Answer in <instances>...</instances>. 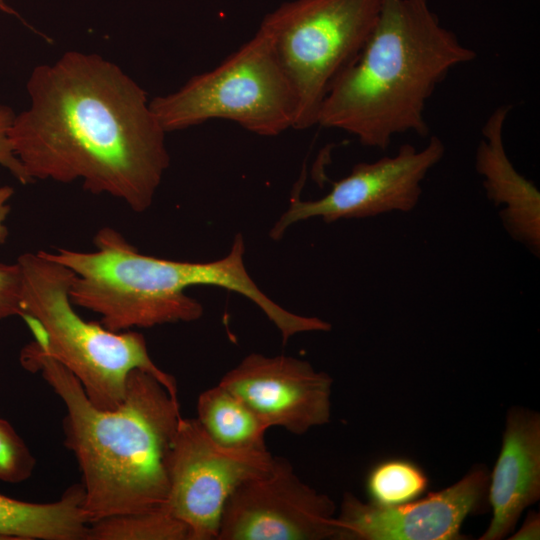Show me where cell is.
<instances>
[{
    "mask_svg": "<svg viewBox=\"0 0 540 540\" xmlns=\"http://www.w3.org/2000/svg\"><path fill=\"white\" fill-rule=\"evenodd\" d=\"M30 106L9 136L31 182H81L135 212L147 210L170 163L166 132L144 89L95 53L67 51L36 66Z\"/></svg>",
    "mask_w": 540,
    "mask_h": 540,
    "instance_id": "1",
    "label": "cell"
},
{
    "mask_svg": "<svg viewBox=\"0 0 540 540\" xmlns=\"http://www.w3.org/2000/svg\"><path fill=\"white\" fill-rule=\"evenodd\" d=\"M20 362L40 373L64 404V444L81 472L89 523L164 505L169 457L182 418L178 398L152 374L135 369L121 404L102 409L37 341L22 349Z\"/></svg>",
    "mask_w": 540,
    "mask_h": 540,
    "instance_id": "2",
    "label": "cell"
},
{
    "mask_svg": "<svg viewBox=\"0 0 540 540\" xmlns=\"http://www.w3.org/2000/svg\"><path fill=\"white\" fill-rule=\"evenodd\" d=\"M476 56L428 0H381L373 30L328 92L317 125L380 150L399 134L425 137L428 100L452 69Z\"/></svg>",
    "mask_w": 540,
    "mask_h": 540,
    "instance_id": "3",
    "label": "cell"
},
{
    "mask_svg": "<svg viewBox=\"0 0 540 540\" xmlns=\"http://www.w3.org/2000/svg\"><path fill=\"white\" fill-rule=\"evenodd\" d=\"M94 250L56 248L43 254L70 269L74 306L100 316L111 331L192 322L203 314L186 289L211 285L237 292L255 303L280 331L283 343L312 327V319L292 313L265 295L244 265L245 246L238 234L229 253L211 262L175 261L145 255L116 229L103 227Z\"/></svg>",
    "mask_w": 540,
    "mask_h": 540,
    "instance_id": "4",
    "label": "cell"
},
{
    "mask_svg": "<svg viewBox=\"0 0 540 540\" xmlns=\"http://www.w3.org/2000/svg\"><path fill=\"white\" fill-rule=\"evenodd\" d=\"M22 318L34 340L79 380L90 401L102 409L121 404L130 372L156 377L176 398L175 378L152 360L144 336L116 332L86 321L70 299L73 272L42 251L20 255Z\"/></svg>",
    "mask_w": 540,
    "mask_h": 540,
    "instance_id": "5",
    "label": "cell"
},
{
    "mask_svg": "<svg viewBox=\"0 0 540 540\" xmlns=\"http://www.w3.org/2000/svg\"><path fill=\"white\" fill-rule=\"evenodd\" d=\"M150 108L166 133L223 119L272 137L293 128L296 97L270 38L258 27L219 65L153 98Z\"/></svg>",
    "mask_w": 540,
    "mask_h": 540,
    "instance_id": "6",
    "label": "cell"
},
{
    "mask_svg": "<svg viewBox=\"0 0 540 540\" xmlns=\"http://www.w3.org/2000/svg\"><path fill=\"white\" fill-rule=\"evenodd\" d=\"M381 0H291L262 19L296 97L294 129L317 125L336 80L373 30Z\"/></svg>",
    "mask_w": 540,
    "mask_h": 540,
    "instance_id": "7",
    "label": "cell"
},
{
    "mask_svg": "<svg viewBox=\"0 0 540 540\" xmlns=\"http://www.w3.org/2000/svg\"><path fill=\"white\" fill-rule=\"evenodd\" d=\"M274 462L267 448L222 447L196 418L182 417L169 457L164 506L187 526L190 540H217L229 496L242 483L270 473Z\"/></svg>",
    "mask_w": 540,
    "mask_h": 540,
    "instance_id": "8",
    "label": "cell"
},
{
    "mask_svg": "<svg viewBox=\"0 0 540 540\" xmlns=\"http://www.w3.org/2000/svg\"><path fill=\"white\" fill-rule=\"evenodd\" d=\"M445 153L443 141L432 136L421 149L402 145L393 156L356 164L351 172L332 183L317 200L293 199L270 230L279 240L294 223L319 217L326 223L413 210L422 194V182Z\"/></svg>",
    "mask_w": 540,
    "mask_h": 540,
    "instance_id": "9",
    "label": "cell"
},
{
    "mask_svg": "<svg viewBox=\"0 0 540 540\" xmlns=\"http://www.w3.org/2000/svg\"><path fill=\"white\" fill-rule=\"evenodd\" d=\"M336 505L275 457L267 475L250 479L225 503L217 540L338 539Z\"/></svg>",
    "mask_w": 540,
    "mask_h": 540,
    "instance_id": "10",
    "label": "cell"
},
{
    "mask_svg": "<svg viewBox=\"0 0 540 540\" xmlns=\"http://www.w3.org/2000/svg\"><path fill=\"white\" fill-rule=\"evenodd\" d=\"M489 474L476 466L453 485L395 506L345 493L335 517L338 540H459L464 520L488 501Z\"/></svg>",
    "mask_w": 540,
    "mask_h": 540,
    "instance_id": "11",
    "label": "cell"
},
{
    "mask_svg": "<svg viewBox=\"0 0 540 540\" xmlns=\"http://www.w3.org/2000/svg\"><path fill=\"white\" fill-rule=\"evenodd\" d=\"M333 380L302 359L251 353L222 376L219 384L242 399L268 427L295 435L327 424Z\"/></svg>",
    "mask_w": 540,
    "mask_h": 540,
    "instance_id": "12",
    "label": "cell"
},
{
    "mask_svg": "<svg viewBox=\"0 0 540 540\" xmlns=\"http://www.w3.org/2000/svg\"><path fill=\"white\" fill-rule=\"evenodd\" d=\"M540 498V416L511 408L502 446L489 475L492 519L481 540H500L515 528L522 512Z\"/></svg>",
    "mask_w": 540,
    "mask_h": 540,
    "instance_id": "13",
    "label": "cell"
},
{
    "mask_svg": "<svg viewBox=\"0 0 540 540\" xmlns=\"http://www.w3.org/2000/svg\"><path fill=\"white\" fill-rule=\"evenodd\" d=\"M510 105L497 107L482 127L475 157L476 171L483 178L487 198L502 207L500 216L510 236L540 253V192L510 161L503 130Z\"/></svg>",
    "mask_w": 540,
    "mask_h": 540,
    "instance_id": "14",
    "label": "cell"
},
{
    "mask_svg": "<svg viewBox=\"0 0 540 540\" xmlns=\"http://www.w3.org/2000/svg\"><path fill=\"white\" fill-rule=\"evenodd\" d=\"M89 521L81 483L51 503H31L0 494V539L86 540Z\"/></svg>",
    "mask_w": 540,
    "mask_h": 540,
    "instance_id": "15",
    "label": "cell"
},
{
    "mask_svg": "<svg viewBox=\"0 0 540 540\" xmlns=\"http://www.w3.org/2000/svg\"><path fill=\"white\" fill-rule=\"evenodd\" d=\"M196 409V419L220 446L238 450L267 448L268 427L242 399L219 383L199 395Z\"/></svg>",
    "mask_w": 540,
    "mask_h": 540,
    "instance_id": "16",
    "label": "cell"
},
{
    "mask_svg": "<svg viewBox=\"0 0 540 540\" xmlns=\"http://www.w3.org/2000/svg\"><path fill=\"white\" fill-rule=\"evenodd\" d=\"M86 540H190V533L187 526L162 505L91 522Z\"/></svg>",
    "mask_w": 540,
    "mask_h": 540,
    "instance_id": "17",
    "label": "cell"
},
{
    "mask_svg": "<svg viewBox=\"0 0 540 540\" xmlns=\"http://www.w3.org/2000/svg\"><path fill=\"white\" fill-rule=\"evenodd\" d=\"M429 479L414 462L393 458L371 468L366 478L370 502L380 506H395L419 498L426 491Z\"/></svg>",
    "mask_w": 540,
    "mask_h": 540,
    "instance_id": "18",
    "label": "cell"
},
{
    "mask_svg": "<svg viewBox=\"0 0 540 540\" xmlns=\"http://www.w3.org/2000/svg\"><path fill=\"white\" fill-rule=\"evenodd\" d=\"M36 460L14 427L0 418V481L20 483L30 478Z\"/></svg>",
    "mask_w": 540,
    "mask_h": 540,
    "instance_id": "19",
    "label": "cell"
},
{
    "mask_svg": "<svg viewBox=\"0 0 540 540\" xmlns=\"http://www.w3.org/2000/svg\"><path fill=\"white\" fill-rule=\"evenodd\" d=\"M22 316L21 271L18 263H0V320Z\"/></svg>",
    "mask_w": 540,
    "mask_h": 540,
    "instance_id": "20",
    "label": "cell"
},
{
    "mask_svg": "<svg viewBox=\"0 0 540 540\" xmlns=\"http://www.w3.org/2000/svg\"><path fill=\"white\" fill-rule=\"evenodd\" d=\"M15 113L13 110L0 104V165L6 168L21 184L31 183L20 161L16 157L10 141V128Z\"/></svg>",
    "mask_w": 540,
    "mask_h": 540,
    "instance_id": "21",
    "label": "cell"
},
{
    "mask_svg": "<svg viewBox=\"0 0 540 540\" xmlns=\"http://www.w3.org/2000/svg\"><path fill=\"white\" fill-rule=\"evenodd\" d=\"M540 538V515L534 511L527 514L522 526L509 539L535 540Z\"/></svg>",
    "mask_w": 540,
    "mask_h": 540,
    "instance_id": "22",
    "label": "cell"
},
{
    "mask_svg": "<svg viewBox=\"0 0 540 540\" xmlns=\"http://www.w3.org/2000/svg\"><path fill=\"white\" fill-rule=\"evenodd\" d=\"M14 194L12 187L0 186V245L4 244L8 237L6 220L10 212L9 201Z\"/></svg>",
    "mask_w": 540,
    "mask_h": 540,
    "instance_id": "23",
    "label": "cell"
},
{
    "mask_svg": "<svg viewBox=\"0 0 540 540\" xmlns=\"http://www.w3.org/2000/svg\"><path fill=\"white\" fill-rule=\"evenodd\" d=\"M0 11L6 14L19 16L18 13L10 7L5 0H0Z\"/></svg>",
    "mask_w": 540,
    "mask_h": 540,
    "instance_id": "24",
    "label": "cell"
}]
</instances>
